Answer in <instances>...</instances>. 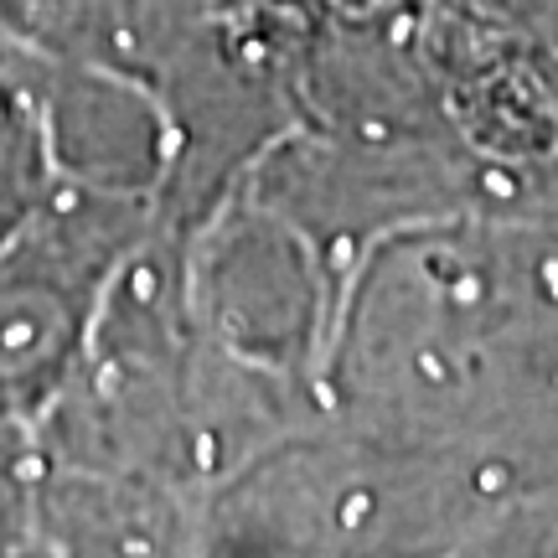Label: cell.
Instances as JSON below:
<instances>
[{"label":"cell","mask_w":558,"mask_h":558,"mask_svg":"<svg viewBox=\"0 0 558 558\" xmlns=\"http://www.w3.org/2000/svg\"><path fill=\"white\" fill-rule=\"evenodd\" d=\"M47 543V481L16 418H0V558H32Z\"/></svg>","instance_id":"2"},{"label":"cell","mask_w":558,"mask_h":558,"mask_svg":"<svg viewBox=\"0 0 558 558\" xmlns=\"http://www.w3.org/2000/svg\"><path fill=\"white\" fill-rule=\"evenodd\" d=\"M109 233L94 222H47L0 239V418L37 414L83 367Z\"/></svg>","instance_id":"1"}]
</instances>
